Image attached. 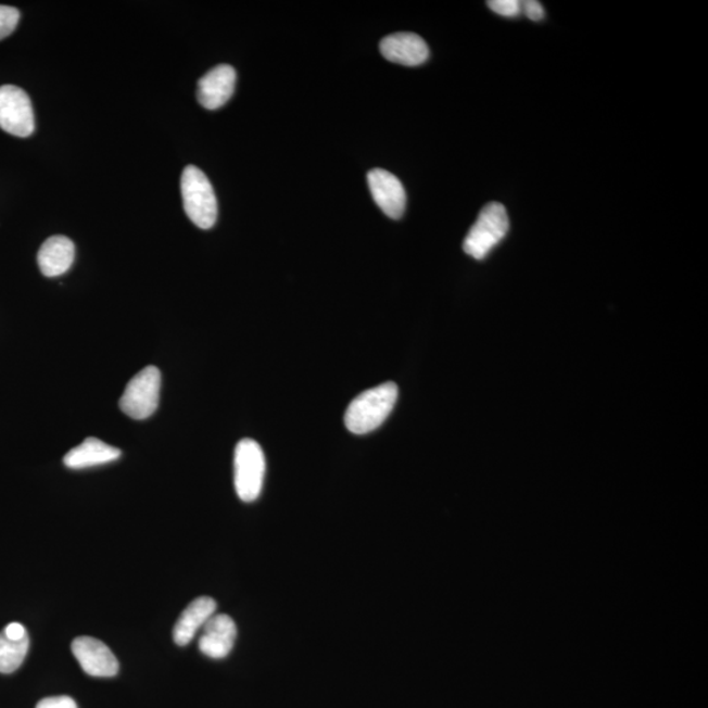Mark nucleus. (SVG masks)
<instances>
[{
    "instance_id": "6e6552de",
    "label": "nucleus",
    "mask_w": 708,
    "mask_h": 708,
    "mask_svg": "<svg viewBox=\"0 0 708 708\" xmlns=\"http://www.w3.org/2000/svg\"><path fill=\"white\" fill-rule=\"evenodd\" d=\"M368 185L372 199L385 216L402 218L406 211L407 194L401 180L389 170L376 168L368 174Z\"/></svg>"
},
{
    "instance_id": "f03ea898",
    "label": "nucleus",
    "mask_w": 708,
    "mask_h": 708,
    "mask_svg": "<svg viewBox=\"0 0 708 708\" xmlns=\"http://www.w3.org/2000/svg\"><path fill=\"white\" fill-rule=\"evenodd\" d=\"M181 195L189 219L200 229H212L217 223L216 193L206 175L194 166H188L181 175Z\"/></svg>"
},
{
    "instance_id": "9b49d317",
    "label": "nucleus",
    "mask_w": 708,
    "mask_h": 708,
    "mask_svg": "<svg viewBox=\"0 0 708 708\" xmlns=\"http://www.w3.org/2000/svg\"><path fill=\"white\" fill-rule=\"evenodd\" d=\"M379 49L385 60L403 66H420L429 59L427 42L415 34H395L384 37Z\"/></svg>"
},
{
    "instance_id": "9d476101",
    "label": "nucleus",
    "mask_w": 708,
    "mask_h": 708,
    "mask_svg": "<svg viewBox=\"0 0 708 708\" xmlns=\"http://www.w3.org/2000/svg\"><path fill=\"white\" fill-rule=\"evenodd\" d=\"M237 73L229 65H219L202 77L198 86L199 103L208 111L224 106L236 91Z\"/></svg>"
},
{
    "instance_id": "423d86ee",
    "label": "nucleus",
    "mask_w": 708,
    "mask_h": 708,
    "mask_svg": "<svg viewBox=\"0 0 708 708\" xmlns=\"http://www.w3.org/2000/svg\"><path fill=\"white\" fill-rule=\"evenodd\" d=\"M0 128L16 137L35 131V113L27 92L15 86L0 87Z\"/></svg>"
},
{
    "instance_id": "6ab92c4d",
    "label": "nucleus",
    "mask_w": 708,
    "mask_h": 708,
    "mask_svg": "<svg viewBox=\"0 0 708 708\" xmlns=\"http://www.w3.org/2000/svg\"><path fill=\"white\" fill-rule=\"evenodd\" d=\"M521 11H523V14L533 22H540L545 17V10H543L542 4L535 2V0H527V2H522Z\"/></svg>"
},
{
    "instance_id": "39448f33",
    "label": "nucleus",
    "mask_w": 708,
    "mask_h": 708,
    "mask_svg": "<svg viewBox=\"0 0 708 708\" xmlns=\"http://www.w3.org/2000/svg\"><path fill=\"white\" fill-rule=\"evenodd\" d=\"M162 376L155 366L138 372L126 385L119 408L135 420L148 419L160 406Z\"/></svg>"
},
{
    "instance_id": "ddd939ff",
    "label": "nucleus",
    "mask_w": 708,
    "mask_h": 708,
    "mask_svg": "<svg viewBox=\"0 0 708 708\" xmlns=\"http://www.w3.org/2000/svg\"><path fill=\"white\" fill-rule=\"evenodd\" d=\"M29 636L22 623H10L0 632V673L10 674L22 667L28 654Z\"/></svg>"
},
{
    "instance_id": "0eeeda50",
    "label": "nucleus",
    "mask_w": 708,
    "mask_h": 708,
    "mask_svg": "<svg viewBox=\"0 0 708 708\" xmlns=\"http://www.w3.org/2000/svg\"><path fill=\"white\" fill-rule=\"evenodd\" d=\"M72 650L81 669L92 678H115L119 663L109 646L91 636L74 640Z\"/></svg>"
},
{
    "instance_id": "4468645a",
    "label": "nucleus",
    "mask_w": 708,
    "mask_h": 708,
    "mask_svg": "<svg viewBox=\"0 0 708 708\" xmlns=\"http://www.w3.org/2000/svg\"><path fill=\"white\" fill-rule=\"evenodd\" d=\"M75 257V246L72 240L54 236L41 245L37 262L41 274L46 277H59L72 268Z\"/></svg>"
},
{
    "instance_id": "20e7f679",
    "label": "nucleus",
    "mask_w": 708,
    "mask_h": 708,
    "mask_svg": "<svg viewBox=\"0 0 708 708\" xmlns=\"http://www.w3.org/2000/svg\"><path fill=\"white\" fill-rule=\"evenodd\" d=\"M265 467L262 446L254 440L240 441L233 455V484L240 501L252 503L261 496Z\"/></svg>"
},
{
    "instance_id": "2eb2a0df",
    "label": "nucleus",
    "mask_w": 708,
    "mask_h": 708,
    "mask_svg": "<svg viewBox=\"0 0 708 708\" xmlns=\"http://www.w3.org/2000/svg\"><path fill=\"white\" fill-rule=\"evenodd\" d=\"M119 457H122L119 448L105 444V442L98 439L88 438L84 444L74 447L73 451L65 455L63 464L68 469L81 470L88 469V467L111 464Z\"/></svg>"
},
{
    "instance_id": "dca6fc26",
    "label": "nucleus",
    "mask_w": 708,
    "mask_h": 708,
    "mask_svg": "<svg viewBox=\"0 0 708 708\" xmlns=\"http://www.w3.org/2000/svg\"><path fill=\"white\" fill-rule=\"evenodd\" d=\"M18 18H21V14L16 9L0 5V40L5 39L16 29Z\"/></svg>"
},
{
    "instance_id": "7ed1b4c3",
    "label": "nucleus",
    "mask_w": 708,
    "mask_h": 708,
    "mask_svg": "<svg viewBox=\"0 0 708 708\" xmlns=\"http://www.w3.org/2000/svg\"><path fill=\"white\" fill-rule=\"evenodd\" d=\"M509 218L507 208L498 202H491L480 212L477 223L472 225L464 242L467 255L483 261L507 236Z\"/></svg>"
},
{
    "instance_id": "1a4fd4ad",
    "label": "nucleus",
    "mask_w": 708,
    "mask_h": 708,
    "mask_svg": "<svg viewBox=\"0 0 708 708\" xmlns=\"http://www.w3.org/2000/svg\"><path fill=\"white\" fill-rule=\"evenodd\" d=\"M237 636V624L230 616L214 615L202 628L199 648L211 659H225L230 655Z\"/></svg>"
},
{
    "instance_id": "f3484780",
    "label": "nucleus",
    "mask_w": 708,
    "mask_h": 708,
    "mask_svg": "<svg viewBox=\"0 0 708 708\" xmlns=\"http://www.w3.org/2000/svg\"><path fill=\"white\" fill-rule=\"evenodd\" d=\"M489 5L497 15L505 17H516L522 12L521 2H518V0H492Z\"/></svg>"
},
{
    "instance_id": "f8f14e48",
    "label": "nucleus",
    "mask_w": 708,
    "mask_h": 708,
    "mask_svg": "<svg viewBox=\"0 0 708 708\" xmlns=\"http://www.w3.org/2000/svg\"><path fill=\"white\" fill-rule=\"evenodd\" d=\"M217 603L212 597L202 596L192 600L181 612L174 628V641L177 646L185 647L194 640L195 634L214 615Z\"/></svg>"
},
{
    "instance_id": "f257e3e1",
    "label": "nucleus",
    "mask_w": 708,
    "mask_h": 708,
    "mask_svg": "<svg viewBox=\"0 0 708 708\" xmlns=\"http://www.w3.org/2000/svg\"><path fill=\"white\" fill-rule=\"evenodd\" d=\"M397 401V385L388 382L365 391L354 400L345 413V427L353 434L376 431L388 419Z\"/></svg>"
},
{
    "instance_id": "a211bd4d",
    "label": "nucleus",
    "mask_w": 708,
    "mask_h": 708,
    "mask_svg": "<svg viewBox=\"0 0 708 708\" xmlns=\"http://www.w3.org/2000/svg\"><path fill=\"white\" fill-rule=\"evenodd\" d=\"M36 708H78L73 698L67 695H60V697L43 698L37 704Z\"/></svg>"
}]
</instances>
